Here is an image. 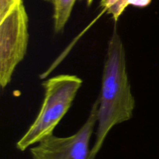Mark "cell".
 Returning a JSON list of instances; mask_svg holds the SVG:
<instances>
[{
    "label": "cell",
    "instance_id": "obj_1",
    "mask_svg": "<svg viewBox=\"0 0 159 159\" xmlns=\"http://www.w3.org/2000/svg\"><path fill=\"white\" fill-rule=\"evenodd\" d=\"M97 101V129L92 147L93 159H96L110 131L116 125L130 120L135 108L127 70L125 48L116 27L107 45L101 92Z\"/></svg>",
    "mask_w": 159,
    "mask_h": 159
},
{
    "label": "cell",
    "instance_id": "obj_2",
    "mask_svg": "<svg viewBox=\"0 0 159 159\" xmlns=\"http://www.w3.org/2000/svg\"><path fill=\"white\" fill-rule=\"evenodd\" d=\"M82 85V80L71 74L57 75L43 83L44 98L41 108L34 123L17 141L19 151H24L53 134L71 108Z\"/></svg>",
    "mask_w": 159,
    "mask_h": 159
},
{
    "label": "cell",
    "instance_id": "obj_3",
    "mask_svg": "<svg viewBox=\"0 0 159 159\" xmlns=\"http://www.w3.org/2000/svg\"><path fill=\"white\" fill-rule=\"evenodd\" d=\"M29 18L23 0L16 3L0 20V85L10 83L17 65L23 60L29 40Z\"/></svg>",
    "mask_w": 159,
    "mask_h": 159
},
{
    "label": "cell",
    "instance_id": "obj_4",
    "mask_svg": "<svg viewBox=\"0 0 159 159\" xmlns=\"http://www.w3.org/2000/svg\"><path fill=\"white\" fill-rule=\"evenodd\" d=\"M98 101L92 106L87 120L71 136L49 135L30 148L33 159H93L90 140L97 125Z\"/></svg>",
    "mask_w": 159,
    "mask_h": 159
},
{
    "label": "cell",
    "instance_id": "obj_5",
    "mask_svg": "<svg viewBox=\"0 0 159 159\" xmlns=\"http://www.w3.org/2000/svg\"><path fill=\"white\" fill-rule=\"evenodd\" d=\"M76 0H54L52 5L54 30L55 33L63 31L73 10Z\"/></svg>",
    "mask_w": 159,
    "mask_h": 159
},
{
    "label": "cell",
    "instance_id": "obj_6",
    "mask_svg": "<svg viewBox=\"0 0 159 159\" xmlns=\"http://www.w3.org/2000/svg\"><path fill=\"white\" fill-rule=\"evenodd\" d=\"M129 0H101L100 7L117 22L120 16L129 6Z\"/></svg>",
    "mask_w": 159,
    "mask_h": 159
},
{
    "label": "cell",
    "instance_id": "obj_7",
    "mask_svg": "<svg viewBox=\"0 0 159 159\" xmlns=\"http://www.w3.org/2000/svg\"><path fill=\"white\" fill-rule=\"evenodd\" d=\"M19 1L20 0H0V20L2 19Z\"/></svg>",
    "mask_w": 159,
    "mask_h": 159
},
{
    "label": "cell",
    "instance_id": "obj_8",
    "mask_svg": "<svg viewBox=\"0 0 159 159\" xmlns=\"http://www.w3.org/2000/svg\"><path fill=\"white\" fill-rule=\"evenodd\" d=\"M152 0H129L128 5L129 6H136V7H146L148 6Z\"/></svg>",
    "mask_w": 159,
    "mask_h": 159
},
{
    "label": "cell",
    "instance_id": "obj_9",
    "mask_svg": "<svg viewBox=\"0 0 159 159\" xmlns=\"http://www.w3.org/2000/svg\"><path fill=\"white\" fill-rule=\"evenodd\" d=\"M82 1H85V3L87 4V6H91V4L93 3V0H82Z\"/></svg>",
    "mask_w": 159,
    "mask_h": 159
},
{
    "label": "cell",
    "instance_id": "obj_10",
    "mask_svg": "<svg viewBox=\"0 0 159 159\" xmlns=\"http://www.w3.org/2000/svg\"><path fill=\"white\" fill-rule=\"evenodd\" d=\"M45 2H51V4L53 3V2H54V0H44Z\"/></svg>",
    "mask_w": 159,
    "mask_h": 159
}]
</instances>
